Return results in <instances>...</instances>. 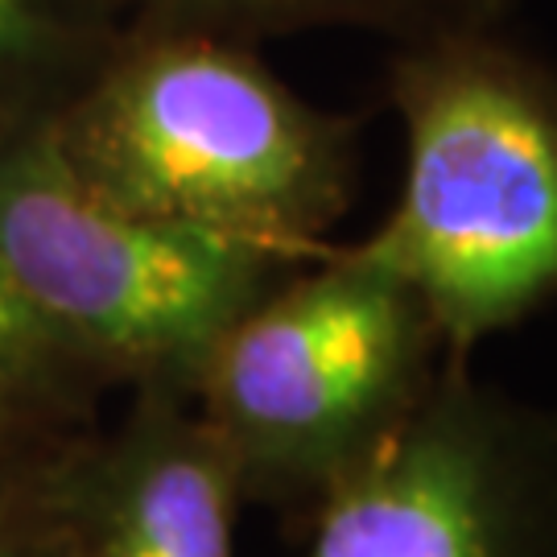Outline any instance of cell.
<instances>
[{
	"mask_svg": "<svg viewBox=\"0 0 557 557\" xmlns=\"http://www.w3.org/2000/svg\"><path fill=\"white\" fill-rule=\"evenodd\" d=\"M46 446L0 462V557H34V549H29V533H34V475H38V462L46 455Z\"/></svg>",
	"mask_w": 557,
	"mask_h": 557,
	"instance_id": "10",
	"label": "cell"
},
{
	"mask_svg": "<svg viewBox=\"0 0 557 557\" xmlns=\"http://www.w3.org/2000/svg\"><path fill=\"white\" fill-rule=\"evenodd\" d=\"M298 264L116 207L59 158L46 120L0 128V277L116 388L190 397L215 338Z\"/></svg>",
	"mask_w": 557,
	"mask_h": 557,
	"instance_id": "4",
	"label": "cell"
},
{
	"mask_svg": "<svg viewBox=\"0 0 557 557\" xmlns=\"http://www.w3.org/2000/svg\"><path fill=\"white\" fill-rule=\"evenodd\" d=\"M405 186L363 239L455 359L557 298V79L492 25H438L393 62Z\"/></svg>",
	"mask_w": 557,
	"mask_h": 557,
	"instance_id": "2",
	"label": "cell"
},
{
	"mask_svg": "<svg viewBox=\"0 0 557 557\" xmlns=\"http://www.w3.org/2000/svg\"><path fill=\"white\" fill-rule=\"evenodd\" d=\"M120 4H137L149 25H190L227 38H252L301 25H393L418 38L438 25L462 21L455 0H120Z\"/></svg>",
	"mask_w": 557,
	"mask_h": 557,
	"instance_id": "8",
	"label": "cell"
},
{
	"mask_svg": "<svg viewBox=\"0 0 557 557\" xmlns=\"http://www.w3.org/2000/svg\"><path fill=\"white\" fill-rule=\"evenodd\" d=\"M0 388L62 425H87L116 384L0 277Z\"/></svg>",
	"mask_w": 557,
	"mask_h": 557,
	"instance_id": "9",
	"label": "cell"
},
{
	"mask_svg": "<svg viewBox=\"0 0 557 557\" xmlns=\"http://www.w3.org/2000/svg\"><path fill=\"white\" fill-rule=\"evenodd\" d=\"M455 4L458 17L467 21V25H496L512 9V0H455Z\"/></svg>",
	"mask_w": 557,
	"mask_h": 557,
	"instance_id": "12",
	"label": "cell"
},
{
	"mask_svg": "<svg viewBox=\"0 0 557 557\" xmlns=\"http://www.w3.org/2000/svg\"><path fill=\"white\" fill-rule=\"evenodd\" d=\"M75 4L0 0V128L50 120L108 54Z\"/></svg>",
	"mask_w": 557,
	"mask_h": 557,
	"instance_id": "7",
	"label": "cell"
},
{
	"mask_svg": "<svg viewBox=\"0 0 557 557\" xmlns=\"http://www.w3.org/2000/svg\"><path fill=\"white\" fill-rule=\"evenodd\" d=\"M306 557H557V409L446 359L418 413L310 512Z\"/></svg>",
	"mask_w": 557,
	"mask_h": 557,
	"instance_id": "5",
	"label": "cell"
},
{
	"mask_svg": "<svg viewBox=\"0 0 557 557\" xmlns=\"http://www.w3.org/2000/svg\"><path fill=\"white\" fill-rule=\"evenodd\" d=\"M244 508L227 450L174 388H133L116 425L46 446L34 475V557H239Z\"/></svg>",
	"mask_w": 557,
	"mask_h": 557,
	"instance_id": "6",
	"label": "cell"
},
{
	"mask_svg": "<svg viewBox=\"0 0 557 557\" xmlns=\"http://www.w3.org/2000/svg\"><path fill=\"white\" fill-rule=\"evenodd\" d=\"M59 158L140 220L310 260L351 207L356 140L244 38L145 25L46 120Z\"/></svg>",
	"mask_w": 557,
	"mask_h": 557,
	"instance_id": "1",
	"label": "cell"
},
{
	"mask_svg": "<svg viewBox=\"0 0 557 557\" xmlns=\"http://www.w3.org/2000/svg\"><path fill=\"white\" fill-rule=\"evenodd\" d=\"M446 359L418 289L368 244L319 252L239 314L190 400L244 504L310 512L418 413Z\"/></svg>",
	"mask_w": 557,
	"mask_h": 557,
	"instance_id": "3",
	"label": "cell"
},
{
	"mask_svg": "<svg viewBox=\"0 0 557 557\" xmlns=\"http://www.w3.org/2000/svg\"><path fill=\"white\" fill-rule=\"evenodd\" d=\"M66 430H79V425H62L50 413H41V409H34V405H25V400L0 388V462L41 450L46 442L62 438Z\"/></svg>",
	"mask_w": 557,
	"mask_h": 557,
	"instance_id": "11",
	"label": "cell"
}]
</instances>
